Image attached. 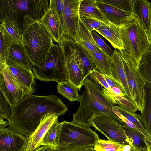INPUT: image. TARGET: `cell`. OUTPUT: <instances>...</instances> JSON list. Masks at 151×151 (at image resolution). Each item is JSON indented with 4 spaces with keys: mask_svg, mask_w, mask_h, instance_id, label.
<instances>
[{
    "mask_svg": "<svg viewBox=\"0 0 151 151\" xmlns=\"http://www.w3.org/2000/svg\"><path fill=\"white\" fill-rule=\"evenodd\" d=\"M49 9L52 10L56 15L63 29V0H50L49 2Z\"/></svg>",
    "mask_w": 151,
    "mask_h": 151,
    "instance_id": "cell-36",
    "label": "cell"
},
{
    "mask_svg": "<svg viewBox=\"0 0 151 151\" xmlns=\"http://www.w3.org/2000/svg\"><path fill=\"white\" fill-rule=\"evenodd\" d=\"M138 68L145 82L151 84V47L141 58Z\"/></svg>",
    "mask_w": 151,
    "mask_h": 151,
    "instance_id": "cell-33",
    "label": "cell"
},
{
    "mask_svg": "<svg viewBox=\"0 0 151 151\" xmlns=\"http://www.w3.org/2000/svg\"><path fill=\"white\" fill-rule=\"evenodd\" d=\"M95 31L104 37L115 49L119 51L123 49V45L116 25L110 22L107 25L102 26Z\"/></svg>",
    "mask_w": 151,
    "mask_h": 151,
    "instance_id": "cell-24",
    "label": "cell"
},
{
    "mask_svg": "<svg viewBox=\"0 0 151 151\" xmlns=\"http://www.w3.org/2000/svg\"><path fill=\"white\" fill-rule=\"evenodd\" d=\"M91 33L95 42L98 46L111 57L113 54L114 51L96 31H92Z\"/></svg>",
    "mask_w": 151,
    "mask_h": 151,
    "instance_id": "cell-39",
    "label": "cell"
},
{
    "mask_svg": "<svg viewBox=\"0 0 151 151\" xmlns=\"http://www.w3.org/2000/svg\"><path fill=\"white\" fill-rule=\"evenodd\" d=\"M82 0H63L64 39L76 42L79 19V8Z\"/></svg>",
    "mask_w": 151,
    "mask_h": 151,
    "instance_id": "cell-10",
    "label": "cell"
},
{
    "mask_svg": "<svg viewBox=\"0 0 151 151\" xmlns=\"http://www.w3.org/2000/svg\"><path fill=\"white\" fill-rule=\"evenodd\" d=\"M34 151H58L57 149L49 145H42L36 149Z\"/></svg>",
    "mask_w": 151,
    "mask_h": 151,
    "instance_id": "cell-44",
    "label": "cell"
},
{
    "mask_svg": "<svg viewBox=\"0 0 151 151\" xmlns=\"http://www.w3.org/2000/svg\"><path fill=\"white\" fill-rule=\"evenodd\" d=\"M61 124L58 139V150L93 147L100 139L97 134L90 127L65 120Z\"/></svg>",
    "mask_w": 151,
    "mask_h": 151,
    "instance_id": "cell-5",
    "label": "cell"
},
{
    "mask_svg": "<svg viewBox=\"0 0 151 151\" xmlns=\"http://www.w3.org/2000/svg\"><path fill=\"white\" fill-rule=\"evenodd\" d=\"M81 46L91 55L101 49L95 42L91 33L80 18L77 31L76 42Z\"/></svg>",
    "mask_w": 151,
    "mask_h": 151,
    "instance_id": "cell-21",
    "label": "cell"
},
{
    "mask_svg": "<svg viewBox=\"0 0 151 151\" xmlns=\"http://www.w3.org/2000/svg\"><path fill=\"white\" fill-rule=\"evenodd\" d=\"M33 73L41 81H55L58 83L69 81V77L62 47L54 44L41 67L32 65Z\"/></svg>",
    "mask_w": 151,
    "mask_h": 151,
    "instance_id": "cell-7",
    "label": "cell"
},
{
    "mask_svg": "<svg viewBox=\"0 0 151 151\" xmlns=\"http://www.w3.org/2000/svg\"><path fill=\"white\" fill-rule=\"evenodd\" d=\"M126 145L120 143L99 139L93 147L95 151H122Z\"/></svg>",
    "mask_w": 151,
    "mask_h": 151,
    "instance_id": "cell-35",
    "label": "cell"
},
{
    "mask_svg": "<svg viewBox=\"0 0 151 151\" xmlns=\"http://www.w3.org/2000/svg\"><path fill=\"white\" fill-rule=\"evenodd\" d=\"M48 0H0V19L9 17L22 28L24 17L39 21L49 9Z\"/></svg>",
    "mask_w": 151,
    "mask_h": 151,
    "instance_id": "cell-6",
    "label": "cell"
},
{
    "mask_svg": "<svg viewBox=\"0 0 151 151\" xmlns=\"http://www.w3.org/2000/svg\"><path fill=\"white\" fill-rule=\"evenodd\" d=\"M90 56L96 68L101 74L112 76L111 58L107 53L101 49L93 53Z\"/></svg>",
    "mask_w": 151,
    "mask_h": 151,
    "instance_id": "cell-27",
    "label": "cell"
},
{
    "mask_svg": "<svg viewBox=\"0 0 151 151\" xmlns=\"http://www.w3.org/2000/svg\"><path fill=\"white\" fill-rule=\"evenodd\" d=\"M114 106L122 115L137 126L139 130L146 137H151V136L145 129L142 124L140 115L136 113H132L126 111L120 106L114 105Z\"/></svg>",
    "mask_w": 151,
    "mask_h": 151,
    "instance_id": "cell-34",
    "label": "cell"
},
{
    "mask_svg": "<svg viewBox=\"0 0 151 151\" xmlns=\"http://www.w3.org/2000/svg\"><path fill=\"white\" fill-rule=\"evenodd\" d=\"M39 21L45 27L53 41L60 46L64 40L63 30L54 12L49 9Z\"/></svg>",
    "mask_w": 151,
    "mask_h": 151,
    "instance_id": "cell-16",
    "label": "cell"
},
{
    "mask_svg": "<svg viewBox=\"0 0 151 151\" xmlns=\"http://www.w3.org/2000/svg\"><path fill=\"white\" fill-rule=\"evenodd\" d=\"M11 106L0 91V117L5 119L8 121L11 115Z\"/></svg>",
    "mask_w": 151,
    "mask_h": 151,
    "instance_id": "cell-38",
    "label": "cell"
},
{
    "mask_svg": "<svg viewBox=\"0 0 151 151\" xmlns=\"http://www.w3.org/2000/svg\"><path fill=\"white\" fill-rule=\"evenodd\" d=\"M7 121L9 128L28 137L38 126L42 116L48 112L58 116L68 111V106L56 95H27L11 106Z\"/></svg>",
    "mask_w": 151,
    "mask_h": 151,
    "instance_id": "cell-1",
    "label": "cell"
},
{
    "mask_svg": "<svg viewBox=\"0 0 151 151\" xmlns=\"http://www.w3.org/2000/svg\"><path fill=\"white\" fill-rule=\"evenodd\" d=\"M90 123L96 129L105 136L108 140L130 145L132 148V144L124 131L111 118L104 116H96L91 119Z\"/></svg>",
    "mask_w": 151,
    "mask_h": 151,
    "instance_id": "cell-9",
    "label": "cell"
},
{
    "mask_svg": "<svg viewBox=\"0 0 151 151\" xmlns=\"http://www.w3.org/2000/svg\"><path fill=\"white\" fill-rule=\"evenodd\" d=\"M111 93L115 96L127 97L126 94L118 87H114L111 88Z\"/></svg>",
    "mask_w": 151,
    "mask_h": 151,
    "instance_id": "cell-43",
    "label": "cell"
},
{
    "mask_svg": "<svg viewBox=\"0 0 151 151\" xmlns=\"http://www.w3.org/2000/svg\"><path fill=\"white\" fill-rule=\"evenodd\" d=\"M144 88V108L140 115L144 128L151 136V84L146 83Z\"/></svg>",
    "mask_w": 151,
    "mask_h": 151,
    "instance_id": "cell-26",
    "label": "cell"
},
{
    "mask_svg": "<svg viewBox=\"0 0 151 151\" xmlns=\"http://www.w3.org/2000/svg\"><path fill=\"white\" fill-rule=\"evenodd\" d=\"M122 151H132V148L130 145H125L123 148Z\"/></svg>",
    "mask_w": 151,
    "mask_h": 151,
    "instance_id": "cell-49",
    "label": "cell"
},
{
    "mask_svg": "<svg viewBox=\"0 0 151 151\" xmlns=\"http://www.w3.org/2000/svg\"><path fill=\"white\" fill-rule=\"evenodd\" d=\"M58 116L51 112H48L41 117L38 126L29 137L25 151H34L40 145L47 131L58 120Z\"/></svg>",
    "mask_w": 151,
    "mask_h": 151,
    "instance_id": "cell-13",
    "label": "cell"
},
{
    "mask_svg": "<svg viewBox=\"0 0 151 151\" xmlns=\"http://www.w3.org/2000/svg\"><path fill=\"white\" fill-rule=\"evenodd\" d=\"M6 62L8 66H16L32 69V65L22 44L12 42L7 54Z\"/></svg>",
    "mask_w": 151,
    "mask_h": 151,
    "instance_id": "cell-17",
    "label": "cell"
},
{
    "mask_svg": "<svg viewBox=\"0 0 151 151\" xmlns=\"http://www.w3.org/2000/svg\"><path fill=\"white\" fill-rule=\"evenodd\" d=\"M1 24L10 37L12 42L22 43V28L12 19L6 17L0 19Z\"/></svg>",
    "mask_w": 151,
    "mask_h": 151,
    "instance_id": "cell-28",
    "label": "cell"
},
{
    "mask_svg": "<svg viewBox=\"0 0 151 151\" xmlns=\"http://www.w3.org/2000/svg\"><path fill=\"white\" fill-rule=\"evenodd\" d=\"M90 78L111 92V88L100 72L96 68L89 75Z\"/></svg>",
    "mask_w": 151,
    "mask_h": 151,
    "instance_id": "cell-40",
    "label": "cell"
},
{
    "mask_svg": "<svg viewBox=\"0 0 151 151\" xmlns=\"http://www.w3.org/2000/svg\"><path fill=\"white\" fill-rule=\"evenodd\" d=\"M83 86L85 90L80 95V105L73 115V123L90 127V121L93 117L104 116L109 117L119 125L125 124L113 112L111 104L104 95L100 85L90 78H86Z\"/></svg>",
    "mask_w": 151,
    "mask_h": 151,
    "instance_id": "cell-2",
    "label": "cell"
},
{
    "mask_svg": "<svg viewBox=\"0 0 151 151\" xmlns=\"http://www.w3.org/2000/svg\"><path fill=\"white\" fill-rule=\"evenodd\" d=\"M116 25L123 45L120 53L138 67L141 58L151 47L147 34L134 17Z\"/></svg>",
    "mask_w": 151,
    "mask_h": 151,
    "instance_id": "cell-4",
    "label": "cell"
},
{
    "mask_svg": "<svg viewBox=\"0 0 151 151\" xmlns=\"http://www.w3.org/2000/svg\"><path fill=\"white\" fill-rule=\"evenodd\" d=\"M64 55L69 80L78 87L80 90L84 81L82 72L74 57L70 44L67 40H64L60 46Z\"/></svg>",
    "mask_w": 151,
    "mask_h": 151,
    "instance_id": "cell-14",
    "label": "cell"
},
{
    "mask_svg": "<svg viewBox=\"0 0 151 151\" xmlns=\"http://www.w3.org/2000/svg\"><path fill=\"white\" fill-rule=\"evenodd\" d=\"M101 90L105 97L113 105L117 104L126 111L132 113H136L138 110L135 104L127 97L114 95L104 88Z\"/></svg>",
    "mask_w": 151,
    "mask_h": 151,
    "instance_id": "cell-29",
    "label": "cell"
},
{
    "mask_svg": "<svg viewBox=\"0 0 151 151\" xmlns=\"http://www.w3.org/2000/svg\"><path fill=\"white\" fill-rule=\"evenodd\" d=\"M8 66L26 95L35 92L36 78L31 69L16 66Z\"/></svg>",
    "mask_w": 151,
    "mask_h": 151,
    "instance_id": "cell-15",
    "label": "cell"
},
{
    "mask_svg": "<svg viewBox=\"0 0 151 151\" xmlns=\"http://www.w3.org/2000/svg\"><path fill=\"white\" fill-rule=\"evenodd\" d=\"M98 7L110 22L119 25L133 18L132 12L122 10L103 2L96 0Z\"/></svg>",
    "mask_w": 151,
    "mask_h": 151,
    "instance_id": "cell-19",
    "label": "cell"
},
{
    "mask_svg": "<svg viewBox=\"0 0 151 151\" xmlns=\"http://www.w3.org/2000/svg\"><path fill=\"white\" fill-rule=\"evenodd\" d=\"M22 43L32 65L41 67L52 47V38L44 26L29 15L24 17Z\"/></svg>",
    "mask_w": 151,
    "mask_h": 151,
    "instance_id": "cell-3",
    "label": "cell"
},
{
    "mask_svg": "<svg viewBox=\"0 0 151 151\" xmlns=\"http://www.w3.org/2000/svg\"><path fill=\"white\" fill-rule=\"evenodd\" d=\"M147 35L151 45V6L150 10V24Z\"/></svg>",
    "mask_w": 151,
    "mask_h": 151,
    "instance_id": "cell-47",
    "label": "cell"
},
{
    "mask_svg": "<svg viewBox=\"0 0 151 151\" xmlns=\"http://www.w3.org/2000/svg\"><path fill=\"white\" fill-rule=\"evenodd\" d=\"M27 138L9 127L0 128V151H25Z\"/></svg>",
    "mask_w": 151,
    "mask_h": 151,
    "instance_id": "cell-12",
    "label": "cell"
},
{
    "mask_svg": "<svg viewBox=\"0 0 151 151\" xmlns=\"http://www.w3.org/2000/svg\"><path fill=\"white\" fill-rule=\"evenodd\" d=\"M102 74L106 79L107 83L111 88L114 87H118L122 90L124 93L126 94L124 89L122 85L115 79L112 76H109L103 74Z\"/></svg>",
    "mask_w": 151,
    "mask_h": 151,
    "instance_id": "cell-42",
    "label": "cell"
},
{
    "mask_svg": "<svg viewBox=\"0 0 151 151\" xmlns=\"http://www.w3.org/2000/svg\"><path fill=\"white\" fill-rule=\"evenodd\" d=\"M80 18L90 32L107 25L109 23H106L93 18L83 17H80Z\"/></svg>",
    "mask_w": 151,
    "mask_h": 151,
    "instance_id": "cell-41",
    "label": "cell"
},
{
    "mask_svg": "<svg viewBox=\"0 0 151 151\" xmlns=\"http://www.w3.org/2000/svg\"><path fill=\"white\" fill-rule=\"evenodd\" d=\"M61 124V122H59L58 120L52 125L44 136L40 147L49 145L58 149V139Z\"/></svg>",
    "mask_w": 151,
    "mask_h": 151,
    "instance_id": "cell-32",
    "label": "cell"
},
{
    "mask_svg": "<svg viewBox=\"0 0 151 151\" xmlns=\"http://www.w3.org/2000/svg\"><path fill=\"white\" fill-rule=\"evenodd\" d=\"M0 68L6 66V59L12 41L3 26H0Z\"/></svg>",
    "mask_w": 151,
    "mask_h": 151,
    "instance_id": "cell-31",
    "label": "cell"
},
{
    "mask_svg": "<svg viewBox=\"0 0 151 151\" xmlns=\"http://www.w3.org/2000/svg\"><path fill=\"white\" fill-rule=\"evenodd\" d=\"M58 92L63 96L72 102L79 101L80 95L79 88L70 82L67 81L58 83L57 86Z\"/></svg>",
    "mask_w": 151,
    "mask_h": 151,
    "instance_id": "cell-30",
    "label": "cell"
},
{
    "mask_svg": "<svg viewBox=\"0 0 151 151\" xmlns=\"http://www.w3.org/2000/svg\"><path fill=\"white\" fill-rule=\"evenodd\" d=\"M0 90L11 106L26 96L7 65L0 69Z\"/></svg>",
    "mask_w": 151,
    "mask_h": 151,
    "instance_id": "cell-11",
    "label": "cell"
},
{
    "mask_svg": "<svg viewBox=\"0 0 151 151\" xmlns=\"http://www.w3.org/2000/svg\"><path fill=\"white\" fill-rule=\"evenodd\" d=\"M144 140L147 151H151V138L145 137Z\"/></svg>",
    "mask_w": 151,
    "mask_h": 151,
    "instance_id": "cell-45",
    "label": "cell"
},
{
    "mask_svg": "<svg viewBox=\"0 0 151 151\" xmlns=\"http://www.w3.org/2000/svg\"><path fill=\"white\" fill-rule=\"evenodd\" d=\"M104 2L122 10L132 12V0H102Z\"/></svg>",
    "mask_w": 151,
    "mask_h": 151,
    "instance_id": "cell-37",
    "label": "cell"
},
{
    "mask_svg": "<svg viewBox=\"0 0 151 151\" xmlns=\"http://www.w3.org/2000/svg\"><path fill=\"white\" fill-rule=\"evenodd\" d=\"M8 121H4V119L0 117V128L5 127L6 126L8 125Z\"/></svg>",
    "mask_w": 151,
    "mask_h": 151,
    "instance_id": "cell-46",
    "label": "cell"
},
{
    "mask_svg": "<svg viewBox=\"0 0 151 151\" xmlns=\"http://www.w3.org/2000/svg\"><path fill=\"white\" fill-rule=\"evenodd\" d=\"M68 40L70 44L74 57L81 70L84 81L96 68L93 60L81 46L76 42Z\"/></svg>",
    "mask_w": 151,
    "mask_h": 151,
    "instance_id": "cell-18",
    "label": "cell"
},
{
    "mask_svg": "<svg viewBox=\"0 0 151 151\" xmlns=\"http://www.w3.org/2000/svg\"><path fill=\"white\" fill-rule=\"evenodd\" d=\"M79 14L80 17L93 18L107 24L110 22L98 7L96 0H82Z\"/></svg>",
    "mask_w": 151,
    "mask_h": 151,
    "instance_id": "cell-23",
    "label": "cell"
},
{
    "mask_svg": "<svg viewBox=\"0 0 151 151\" xmlns=\"http://www.w3.org/2000/svg\"><path fill=\"white\" fill-rule=\"evenodd\" d=\"M119 125L131 142L133 151H147L144 139L149 137L138 129L129 127L125 124Z\"/></svg>",
    "mask_w": 151,
    "mask_h": 151,
    "instance_id": "cell-25",
    "label": "cell"
},
{
    "mask_svg": "<svg viewBox=\"0 0 151 151\" xmlns=\"http://www.w3.org/2000/svg\"><path fill=\"white\" fill-rule=\"evenodd\" d=\"M113 52V54L111 57L112 76L122 85L127 98L132 101L120 52L117 49Z\"/></svg>",
    "mask_w": 151,
    "mask_h": 151,
    "instance_id": "cell-20",
    "label": "cell"
},
{
    "mask_svg": "<svg viewBox=\"0 0 151 151\" xmlns=\"http://www.w3.org/2000/svg\"><path fill=\"white\" fill-rule=\"evenodd\" d=\"M151 3L146 0H133L132 13L148 33L150 24Z\"/></svg>",
    "mask_w": 151,
    "mask_h": 151,
    "instance_id": "cell-22",
    "label": "cell"
},
{
    "mask_svg": "<svg viewBox=\"0 0 151 151\" xmlns=\"http://www.w3.org/2000/svg\"><path fill=\"white\" fill-rule=\"evenodd\" d=\"M95 151L93 149V147L88 148L82 149H78L69 150L67 151Z\"/></svg>",
    "mask_w": 151,
    "mask_h": 151,
    "instance_id": "cell-48",
    "label": "cell"
},
{
    "mask_svg": "<svg viewBox=\"0 0 151 151\" xmlns=\"http://www.w3.org/2000/svg\"><path fill=\"white\" fill-rule=\"evenodd\" d=\"M120 54L132 101L141 113L144 108L146 82L139 70L138 66L124 55Z\"/></svg>",
    "mask_w": 151,
    "mask_h": 151,
    "instance_id": "cell-8",
    "label": "cell"
}]
</instances>
